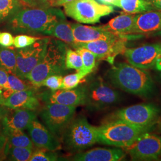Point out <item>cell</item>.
Here are the masks:
<instances>
[{"label":"cell","instance_id":"obj_47","mask_svg":"<svg viewBox=\"0 0 161 161\" xmlns=\"http://www.w3.org/2000/svg\"><path fill=\"white\" fill-rule=\"evenodd\" d=\"M146 1H149L150 3H152V2L154 1V0H146Z\"/></svg>","mask_w":161,"mask_h":161},{"label":"cell","instance_id":"obj_7","mask_svg":"<svg viewBox=\"0 0 161 161\" xmlns=\"http://www.w3.org/2000/svg\"><path fill=\"white\" fill-rule=\"evenodd\" d=\"M65 13L78 22L94 24L114 12L113 6L100 4L96 0H73L64 4Z\"/></svg>","mask_w":161,"mask_h":161},{"label":"cell","instance_id":"obj_25","mask_svg":"<svg viewBox=\"0 0 161 161\" xmlns=\"http://www.w3.org/2000/svg\"><path fill=\"white\" fill-rule=\"evenodd\" d=\"M4 132L7 136V144L8 145L33 149L34 144L31 139L23 130H8L4 131Z\"/></svg>","mask_w":161,"mask_h":161},{"label":"cell","instance_id":"obj_5","mask_svg":"<svg viewBox=\"0 0 161 161\" xmlns=\"http://www.w3.org/2000/svg\"><path fill=\"white\" fill-rule=\"evenodd\" d=\"M61 139L68 151H81L98 143L97 127L91 125L85 117H80L69 123Z\"/></svg>","mask_w":161,"mask_h":161},{"label":"cell","instance_id":"obj_43","mask_svg":"<svg viewBox=\"0 0 161 161\" xmlns=\"http://www.w3.org/2000/svg\"><path fill=\"white\" fill-rule=\"evenodd\" d=\"M100 3H102V4H106V5H110L111 6L113 3V2L115 0H98Z\"/></svg>","mask_w":161,"mask_h":161},{"label":"cell","instance_id":"obj_9","mask_svg":"<svg viewBox=\"0 0 161 161\" xmlns=\"http://www.w3.org/2000/svg\"><path fill=\"white\" fill-rule=\"evenodd\" d=\"M76 107L60 104H46L40 116L47 128L57 138H61L64 130L73 119Z\"/></svg>","mask_w":161,"mask_h":161},{"label":"cell","instance_id":"obj_38","mask_svg":"<svg viewBox=\"0 0 161 161\" xmlns=\"http://www.w3.org/2000/svg\"><path fill=\"white\" fill-rule=\"evenodd\" d=\"M8 76V73L6 70L0 68V86L3 89V90L9 88Z\"/></svg>","mask_w":161,"mask_h":161},{"label":"cell","instance_id":"obj_4","mask_svg":"<svg viewBox=\"0 0 161 161\" xmlns=\"http://www.w3.org/2000/svg\"><path fill=\"white\" fill-rule=\"evenodd\" d=\"M149 131L119 120L104 121L97 127V142L124 149L133 143L143 133Z\"/></svg>","mask_w":161,"mask_h":161},{"label":"cell","instance_id":"obj_41","mask_svg":"<svg viewBox=\"0 0 161 161\" xmlns=\"http://www.w3.org/2000/svg\"><path fill=\"white\" fill-rule=\"evenodd\" d=\"M73 0H56L55 2L54 7L57 6H64L66 3H68L70 1H72Z\"/></svg>","mask_w":161,"mask_h":161},{"label":"cell","instance_id":"obj_34","mask_svg":"<svg viewBox=\"0 0 161 161\" xmlns=\"http://www.w3.org/2000/svg\"><path fill=\"white\" fill-rule=\"evenodd\" d=\"M63 78V76L61 75L50 76L42 82L41 86H46L52 91L61 89Z\"/></svg>","mask_w":161,"mask_h":161},{"label":"cell","instance_id":"obj_44","mask_svg":"<svg viewBox=\"0 0 161 161\" xmlns=\"http://www.w3.org/2000/svg\"><path fill=\"white\" fill-rule=\"evenodd\" d=\"M6 113H7V112H6V110L0 108V120L3 118L4 115H6Z\"/></svg>","mask_w":161,"mask_h":161},{"label":"cell","instance_id":"obj_17","mask_svg":"<svg viewBox=\"0 0 161 161\" xmlns=\"http://www.w3.org/2000/svg\"><path fill=\"white\" fill-rule=\"evenodd\" d=\"M0 105L11 109H25L35 110L40 107V98L34 88L13 92L8 97L0 100Z\"/></svg>","mask_w":161,"mask_h":161},{"label":"cell","instance_id":"obj_20","mask_svg":"<svg viewBox=\"0 0 161 161\" xmlns=\"http://www.w3.org/2000/svg\"><path fill=\"white\" fill-rule=\"evenodd\" d=\"M7 114L2 119L3 128L4 131L8 130H24L27 129L29 124L36 118L34 110L16 109Z\"/></svg>","mask_w":161,"mask_h":161},{"label":"cell","instance_id":"obj_23","mask_svg":"<svg viewBox=\"0 0 161 161\" xmlns=\"http://www.w3.org/2000/svg\"><path fill=\"white\" fill-rule=\"evenodd\" d=\"M112 5L118 7L125 13L130 14L155 10L152 3L146 0H115Z\"/></svg>","mask_w":161,"mask_h":161},{"label":"cell","instance_id":"obj_42","mask_svg":"<svg viewBox=\"0 0 161 161\" xmlns=\"http://www.w3.org/2000/svg\"><path fill=\"white\" fill-rule=\"evenodd\" d=\"M154 68L157 69L158 70H159L161 72V56L158 58L156 62L155 65L154 66Z\"/></svg>","mask_w":161,"mask_h":161},{"label":"cell","instance_id":"obj_24","mask_svg":"<svg viewBox=\"0 0 161 161\" xmlns=\"http://www.w3.org/2000/svg\"><path fill=\"white\" fill-rule=\"evenodd\" d=\"M0 68L8 74L16 75V54L12 48L0 46Z\"/></svg>","mask_w":161,"mask_h":161},{"label":"cell","instance_id":"obj_12","mask_svg":"<svg viewBox=\"0 0 161 161\" xmlns=\"http://www.w3.org/2000/svg\"><path fill=\"white\" fill-rule=\"evenodd\" d=\"M128 38L126 35H119L109 40H98L86 43L76 44L77 47H84L91 51L96 56L97 60H106L114 64L118 55L124 54L127 48Z\"/></svg>","mask_w":161,"mask_h":161},{"label":"cell","instance_id":"obj_31","mask_svg":"<svg viewBox=\"0 0 161 161\" xmlns=\"http://www.w3.org/2000/svg\"><path fill=\"white\" fill-rule=\"evenodd\" d=\"M22 80L23 79L18 77L14 74H8V82L9 84L8 89L11 90L14 92L34 88V87H32V86H34L32 85L30 86L29 84L26 83V82Z\"/></svg>","mask_w":161,"mask_h":161},{"label":"cell","instance_id":"obj_39","mask_svg":"<svg viewBox=\"0 0 161 161\" xmlns=\"http://www.w3.org/2000/svg\"><path fill=\"white\" fill-rule=\"evenodd\" d=\"M153 128L156 133L161 134V115L158 117Z\"/></svg>","mask_w":161,"mask_h":161},{"label":"cell","instance_id":"obj_21","mask_svg":"<svg viewBox=\"0 0 161 161\" xmlns=\"http://www.w3.org/2000/svg\"><path fill=\"white\" fill-rule=\"evenodd\" d=\"M136 14H130L124 12L111 19L107 24L101 26L104 30L115 34L130 35L134 24Z\"/></svg>","mask_w":161,"mask_h":161},{"label":"cell","instance_id":"obj_46","mask_svg":"<svg viewBox=\"0 0 161 161\" xmlns=\"http://www.w3.org/2000/svg\"><path fill=\"white\" fill-rule=\"evenodd\" d=\"M3 89L0 86V94L2 92H3Z\"/></svg>","mask_w":161,"mask_h":161},{"label":"cell","instance_id":"obj_27","mask_svg":"<svg viewBox=\"0 0 161 161\" xmlns=\"http://www.w3.org/2000/svg\"><path fill=\"white\" fill-rule=\"evenodd\" d=\"M75 50L80 54L83 64V69L78 72L86 77L92 72L96 66L97 58L92 52L86 48L79 47L75 48Z\"/></svg>","mask_w":161,"mask_h":161},{"label":"cell","instance_id":"obj_8","mask_svg":"<svg viewBox=\"0 0 161 161\" xmlns=\"http://www.w3.org/2000/svg\"><path fill=\"white\" fill-rule=\"evenodd\" d=\"M120 100L119 94L98 77L86 86V108L92 111L106 109L117 103Z\"/></svg>","mask_w":161,"mask_h":161},{"label":"cell","instance_id":"obj_40","mask_svg":"<svg viewBox=\"0 0 161 161\" xmlns=\"http://www.w3.org/2000/svg\"><path fill=\"white\" fill-rule=\"evenodd\" d=\"M152 4L155 9L161 11V0H154L152 2Z\"/></svg>","mask_w":161,"mask_h":161},{"label":"cell","instance_id":"obj_26","mask_svg":"<svg viewBox=\"0 0 161 161\" xmlns=\"http://www.w3.org/2000/svg\"><path fill=\"white\" fill-rule=\"evenodd\" d=\"M22 8L21 0H0V22L10 19Z\"/></svg>","mask_w":161,"mask_h":161},{"label":"cell","instance_id":"obj_1","mask_svg":"<svg viewBox=\"0 0 161 161\" xmlns=\"http://www.w3.org/2000/svg\"><path fill=\"white\" fill-rule=\"evenodd\" d=\"M105 79L112 86L125 92L147 97L154 90V82L149 72L131 64L121 62L107 72Z\"/></svg>","mask_w":161,"mask_h":161},{"label":"cell","instance_id":"obj_18","mask_svg":"<svg viewBox=\"0 0 161 161\" xmlns=\"http://www.w3.org/2000/svg\"><path fill=\"white\" fill-rule=\"evenodd\" d=\"M70 25L76 44L98 40H109L119 36L104 30L101 26H90L80 23H72Z\"/></svg>","mask_w":161,"mask_h":161},{"label":"cell","instance_id":"obj_16","mask_svg":"<svg viewBox=\"0 0 161 161\" xmlns=\"http://www.w3.org/2000/svg\"><path fill=\"white\" fill-rule=\"evenodd\" d=\"M161 31V11L150 10L137 14L131 34H154Z\"/></svg>","mask_w":161,"mask_h":161},{"label":"cell","instance_id":"obj_45","mask_svg":"<svg viewBox=\"0 0 161 161\" xmlns=\"http://www.w3.org/2000/svg\"><path fill=\"white\" fill-rule=\"evenodd\" d=\"M155 36H161V31H159V32H156L155 34H154Z\"/></svg>","mask_w":161,"mask_h":161},{"label":"cell","instance_id":"obj_33","mask_svg":"<svg viewBox=\"0 0 161 161\" xmlns=\"http://www.w3.org/2000/svg\"><path fill=\"white\" fill-rule=\"evenodd\" d=\"M41 38V37L31 35H19L14 38L13 45L16 48H22L32 45L35 42Z\"/></svg>","mask_w":161,"mask_h":161},{"label":"cell","instance_id":"obj_14","mask_svg":"<svg viewBox=\"0 0 161 161\" xmlns=\"http://www.w3.org/2000/svg\"><path fill=\"white\" fill-rule=\"evenodd\" d=\"M86 86H77L72 90L59 89L56 91L44 92L38 96L46 104H60L74 106L85 105Z\"/></svg>","mask_w":161,"mask_h":161},{"label":"cell","instance_id":"obj_11","mask_svg":"<svg viewBox=\"0 0 161 161\" xmlns=\"http://www.w3.org/2000/svg\"><path fill=\"white\" fill-rule=\"evenodd\" d=\"M123 149L132 161L158 160L161 156V136L149 131L144 132Z\"/></svg>","mask_w":161,"mask_h":161},{"label":"cell","instance_id":"obj_32","mask_svg":"<svg viewBox=\"0 0 161 161\" xmlns=\"http://www.w3.org/2000/svg\"><path fill=\"white\" fill-rule=\"evenodd\" d=\"M85 77L77 72L75 74H69L63 78L61 89L72 90L79 86L81 80Z\"/></svg>","mask_w":161,"mask_h":161},{"label":"cell","instance_id":"obj_13","mask_svg":"<svg viewBox=\"0 0 161 161\" xmlns=\"http://www.w3.org/2000/svg\"><path fill=\"white\" fill-rule=\"evenodd\" d=\"M124 54L128 62L137 68L144 70L154 68L161 56V42L126 48Z\"/></svg>","mask_w":161,"mask_h":161},{"label":"cell","instance_id":"obj_15","mask_svg":"<svg viewBox=\"0 0 161 161\" xmlns=\"http://www.w3.org/2000/svg\"><path fill=\"white\" fill-rule=\"evenodd\" d=\"M33 144L40 149L56 151L61 149V143L50 131L36 119L27 128Z\"/></svg>","mask_w":161,"mask_h":161},{"label":"cell","instance_id":"obj_22","mask_svg":"<svg viewBox=\"0 0 161 161\" xmlns=\"http://www.w3.org/2000/svg\"><path fill=\"white\" fill-rule=\"evenodd\" d=\"M45 35L53 36L75 48L76 44L74 40L71 25L66 19L59 20L54 23L47 31Z\"/></svg>","mask_w":161,"mask_h":161},{"label":"cell","instance_id":"obj_36","mask_svg":"<svg viewBox=\"0 0 161 161\" xmlns=\"http://www.w3.org/2000/svg\"><path fill=\"white\" fill-rule=\"evenodd\" d=\"M7 144V136L3 128L0 130V161L6 159V150Z\"/></svg>","mask_w":161,"mask_h":161},{"label":"cell","instance_id":"obj_29","mask_svg":"<svg viewBox=\"0 0 161 161\" xmlns=\"http://www.w3.org/2000/svg\"><path fill=\"white\" fill-rule=\"evenodd\" d=\"M65 66L68 69H75L80 72L83 69V64L80 54L76 50L68 47L65 56Z\"/></svg>","mask_w":161,"mask_h":161},{"label":"cell","instance_id":"obj_30","mask_svg":"<svg viewBox=\"0 0 161 161\" xmlns=\"http://www.w3.org/2000/svg\"><path fill=\"white\" fill-rule=\"evenodd\" d=\"M58 159L55 151L41 149L33 152L29 161H56Z\"/></svg>","mask_w":161,"mask_h":161},{"label":"cell","instance_id":"obj_28","mask_svg":"<svg viewBox=\"0 0 161 161\" xmlns=\"http://www.w3.org/2000/svg\"><path fill=\"white\" fill-rule=\"evenodd\" d=\"M33 150L26 147H14L7 144L6 150V159L10 161H29Z\"/></svg>","mask_w":161,"mask_h":161},{"label":"cell","instance_id":"obj_3","mask_svg":"<svg viewBox=\"0 0 161 161\" xmlns=\"http://www.w3.org/2000/svg\"><path fill=\"white\" fill-rule=\"evenodd\" d=\"M67 48L68 45L63 41L50 39L44 57L26 79L34 87H40L47 77L64 74L68 70L65 66Z\"/></svg>","mask_w":161,"mask_h":161},{"label":"cell","instance_id":"obj_37","mask_svg":"<svg viewBox=\"0 0 161 161\" xmlns=\"http://www.w3.org/2000/svg\"><path fill=\"white\" fill-rule=\"evenodd\" d=\"M14 38L10 33L7 32H0V46L6 47L13 45Z\"/></svg>","mask_w":161,"mask_h":161},{"label":"cell","instance_id":"obj_6","mask_svg":"<svg viewBox=\"0 0 161 161\" xmlns=\"http://www.w3.org/2000/svg\"><path fill=\"white\" fill-rule=\"evenodd\" d=\"M159 112L153 104H138L116 110L104 121L119 120L149 131L155 124Z\"/></svg>","mask_w":161,"mask_h":161},{"label":"cell","instance_id":"obj_35","mask_svg":"<svg viewBox=\"0 0 161 161\" xmlns=\"http://www.w3.org/2000/svg\"><path fill=\"white\" fill-rule=\"evenodd\" d=\"M30 7L47 8L54 7L56 0H21Z\"/></svg>","mask_w":161,"mask_h":161},{"label":"cell","instance_id":"obj_2","mask_svg":"<svg viewBox=\"0 0 161 161\" xmlns=\"http://www.w3.org/2000/svg\"><path fill=\"white\" fill-rule=\"evenodd\" d=\"M66 19L64 12L54 7L21 9L10 19L9 28L18 33L45 35L58 21Z\"/></svg>","mask_w":161,"mask_h":161},{"label":"cell","instance_id":"obj_10","mask_svg":"<svg viewBox=\"0 0 161 161\" xmlns=\"http://www.w3.org/2000/svg\"><path fill=\"white\" fill-rule=\"evenodd\" d=\"M50 38H41L34 44L22 48H17L16 75L26 79L32 70L40 62L44 57Z\"/></svg>","mask_w":161,"mask_h":161},{"label":"cell","instance_id":"obj_19","mask_svg":"<svg viewBox=\"0 0 161 161\" xmlns=\"http://www.w3.org/2000/svg\"><path fill=\"white\" fill-rule=\"evenodd\" d=\"M126 157L125 152L118 148L98 147L86 152H80L71 158L74 161H119Z\"/></svg>","mask_w":161,"mask_h":161}]
</instances>
